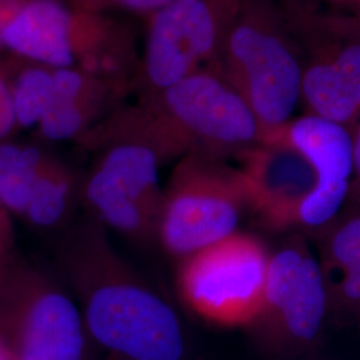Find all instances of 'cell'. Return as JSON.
<instances>
[{"mask_svg":"<svg viewBox=\"0 0 360 360\" xmlns=\"http://www.w3.org/2000/svg\"><path fill=\"white\" fill-rule=\"evenodd\" d=\"M52 267L111 360H191L178 311L122 257L110 231L82 214L55 235Z\"/></svg>","mask_w":360,"mask_h":360,"instance_id":"obj_1","label":"cell"},{"mask_svg":"<svg viewBox=\"0 0 360 360\" xmlns=\"http://www.w3.org/2000/svg\"><path fill=\"white\" fill-rule=\"evenodd\" d=\"M83 142L99 154L82 176L83 214L141 247L158 245L159 169L186 153L142 105L116 110Z\"/></svg>","mask_w":360,"mask_h":360,"instance_id":"obj_2","label":"cell"},{"mask_svg":"<svg viewBox=\"0 0 360 360\" xmlns=\"http://www.w3.org/2000/svg\"><path fill=\"white\" fill-rule=\"evenodd\" d=\"M212 65L245 98L264 138L294 119L302 103L304 58L274 0H240Z\"/></svg>","mask_w":360,"mask_h":360,"instance_id":"obj_3","label":"cell"},{"mask_svg":"<svg viewBox=\"0 0 360 360\" xmlns=\"http://www.w3.org/2000/svg\"><path fill=\"white\" fill-rule=\"evenodd\" d=\"M0 338L16 360H101L53 267L18 250L0 262Z\"/></svg>","mask_w":360,"mask_h":360,"instance_id":"obj_4","label":"cell"},{"mask_svg":"<svg viewBox=\"0 0 360 360\" xmlns=\"http://www.w3.org/2000/svg\"><path fill=\"white\" fill-rule=\"evenodd\" d=\"M330 303L318 257L304 233H291L271 251L262 304L247 327L271 360H299L322 342Z\"/></svg>","mask_w":360,"mask_h":360,"instance_id":"obj_5","label":"cell"},{"mask_svg":"<svg viewBox=\"0 0 360 360\" xmlns=\"http://www.w3.org/2000/svg\"><path fill=\"white\" fill-rule=\"evenodd\" d=\"M0 39L11 51L40 65L115 70L127 39L99 13L65 0H0Z\"/></svg>","mask_w":360,"mask_h":360,"instance_id":"obj_6","label":"cell"},{"mask_svg":"<svg viewBox=\"0 0 360 360\" xmlns=\"http://www.w3.org/2000/svg\"><path fill=\"white\" fill-rule=\"evenodd\" d=\"M141 105L187 155L224 159L263 144L264 131L245 98L214 65L166 90L143 95Z\"/></svg>","mask_w":360,"mask_h":360,"instance_id":"obj_7","label":"cell"},{"mask_svg":"<svg viewBox=\"0 0 360 360\" xmlns=\"http://www.w3.org/2000/svg\"><path fill=\"white\" fill-rule=\"evenodd\" d=\"M250 208L245 174L223 159L180 158L166 187L158 224V245L183 259L238 231Z\"/></svg>","mask_w":360,"mask_h":360,"instance_id":"obj_8","label":"cell"},{"mask_svg":"<svg viewBox=\"0 0 360 360\" xmlns=\"http://www.w3.org/2000/svg\"><path fill=\"white\" fill-rule=\"evenodd\" d=\"M270 260L260 238L236 231L178 260V295L206 322L247 328L260 309Z\"/></svg>","mask_w":360,"mask_h":360,"instance_id":"obj_9","label":"cell"},{"mask_svg":"<svg viewBox=\"0 0 360 360\" xmlns=\"http://www.w3.org/2000/svg\"><path fill=\"white\" fill-rule=\"evenodd\" d=\"M240 0H171L150 15L144 94L166 90L214 65Z\"/></svg>","mask_w":360,"mask_h":360,"instance_id":"obj_10","label":"cell"},{"mask_svg":"<svg viewBox=\"0 0 360 360\" xmlns=\"http://www.w3.org/2000/svg\"><path fill=\"white\" fill-rule=\"evenodd\" d=\"M263 144H282L302 155L315 186L299 208L296 226L309 236L333 221L346 206L354 178L352 129L304 114L266 135Z\"/></svg>","mask_w":360,"mask_h":360,"instance_id":"obj_11","label":"cell"},{"mask_svg":"<svg viewBox=\"0 0 360 360\" xmlns=\"http://www.w3.org/2000/svg\"><path fill=\"white\" fill-rule=\"evenodd\" d=\"M240 158L250 208L270 229L296 226L299 208L315 186L307 160L282 144H260Z\"/></svg>","mask_w":360,"mask_h":360,"instance_id":"obj_12","label":"cell"},{"mask_svg":"<svg viewBox=\"0 0 360 360\" xmlns=\"http://www.w3.org/2000/svg\"><path fill=\"white\" fill-rule=\"evenodd\" d=\"M326 284L330 314L360 322V202L348 199L339 215L311 235Z\"/></svg>","mask_w":360,"mask_h":360,"instance_id":"obj_13","label":"cell"},{"mask_svg":"<svg viewBox=\"0 0 360 360\" xmlns=\"http://www.w3.org/2000/svg\"><path fill=\"white\" fill-rule=\"evenodd\" d=\"M52 72L51 104L37 127L38 132L51 142L83 141L110 105L115 92L112 83L74 67L56 68Z\"/></svg>","mask_w":360,"mask_h":360,"instance_id":"obj_14","label":"cell"},{"mask_svg":"<svg viewBox=\"0 0 360 360\" xmlns=\"http://www.w3.org/2000/svg\"><path fill=\"white\" fill-rule=\"evenodd\" d=\"M53 159L38 146L0 141V199L13 219L23 220L31 193Z\"/></svg>","mask_w":360,"mask_h":360,"instance_id":"obj_15","label":"cell"},{"mask_svg":"<svg viewBox=\"0 0 360 360\" xmlns=\"http://www.w3.org/2000/svg\"><path fill=\"white\" fill-rule=\"evenodd\" d=\"M10 87L16 126L22 129L38 127L51 104L52 68L44 65L30 67L16 77Z\"/></svg>","mask_w":360,"mask_h":360,"instance_id":"obj_16","label":"cell"},{"mask_svg":"<svg viewBox=\"0 0 360 360\" xmlns=\"http://www.w3.org/2000/svg\"><path fill=\"white\" fill-rule=\"evenodd\" d=\"M77 8L102 13L107 8H119L134 13H151L165 7L171 0H65Z\"/></svg>","mask_w":360,"mask_h":360,"instance_id":"obj_17","label":"cell"},{"mask_svg":"<svg viewBox=\"0 0 360 360\" xmlns=\"http://www.w3.org/2000/svg\"><path fill=\"white\" fill-rule=\"evenodd\" d=\"M16 126L10 83L0 74V141L7 139Z\"/></svg>","mask_w":360,"mask_h":360,"instance_id":"obj_18","label":"cell"},{"mask_svg":"<svg viewBox=\"0 0 360 360\" xmlns=\"http://www.w3.org/2000/svg\"><path fill=\"white\" fill-rule=\"evenodd\" d=\"M13 220L0 199V262L16 251V235Z\"/></svg>","mask_w":360,"mask_h":360,"instance_id":"obj_19","label":"cell"},{"mask_svg":"<svg viewBox=\"0 0 360 360\" xmlns=\"http://www.w3.org/2000/svg\"><path fill=\"white\" fill-rule=\"evenodd\" d=\"M352 147H354V178H352L348 199L360 202V122L352 129Z\"/></svg>","mask_w":360,"mask_h":360,"instance_id":"obj_20","label":"cell"},{"mask_svg":"<svg viewBox=\"0 0 360 360\" xmlns=\"http://www.w3.org/2000/svg\"><path fill=\"white\" fill-rule=\"evenodd\" d=\"M355 15H333L335 23L360 38V8Z\"/></svg>","mask_w":360,"mask_h":360,"instance_id":"obj_21","label":"cell"},{"mask_svg":"<svg viewBox=\"0 0 360 360\" xmlns=\"http://www.w3.org/2000/svg\"><path fill=\"white\" fill-rule=\"evenodd\" d=\"M0 360H16L13 356V351L1 338H0Z\"/></svg>","mask_w":360,"mask_h":360,"instance_id":"obj_22","label":"cell"},{"mask_svg":"<svg viewBox=\"0 0 360 360\" xmlns=\"http://www.w3.org/2000/svg\"><path fill=\"white\" fill-rule=\"evenodd\" d=\"M324 1H328L336 6H349V7L360 8V0H324Z\"/></svg>","mask_w":360,"mask_h":360,"instance_id":"obj_23","label":"cell"},{"mask_svg":"<svg viewBox=\"0 0 360 360\" xmlns=\"http://www.w3.org/2000/svg\"><path fill=\"white\" fill-rule=\"evenodd\" d=\"M299 360H326L322 359V358H316V356H312V354L311 355H309V356H304V358H302V359Z\"/></svg>","mask_w":360,"mask_h":360,"instance_id":"obj_24","label":"cell"},{"mask_svg":"<svg viewBox=\"0 0 360 360\" xmlns=\"http://www.w3.org/2000/svg\"><path fill=\"white\" fill-rule=\"evenodd\" d=\"M101 360H111V359H108V358H102V359Z\"/></svg>","mask_w":360,"mask_h":360,"instance_id":"obj_25","label":"cell"},{"mask_svg":"<svg viewBox=\"0 0 360 360\" xmlns=\"http://www.w3.org/2000/svg\"><path fill=\"white\" fill-rule=\"evenodd\" d=\"M0 46H3V44H1V39H0Z\"/></svg>","mask_w":360,"mask_h":360,"instance_id":"obj_26","label":"cell"},{"mask_svg":"<svg viewBox=\"0 0 360 360\" xmlns=\"http://www.w3.org/2000/svg\"><path fill=\"white\" fill-rule=\"evenodd\" d=\"M358 324H359V326H360V322H359V323H358Z\"/></svg>","mask_w":360,"mask_h":360,"instance_id":"obj_27","label":"cell"}]
</instances>
